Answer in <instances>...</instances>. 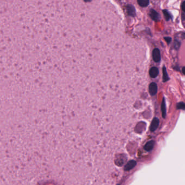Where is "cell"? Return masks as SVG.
Returning a JSON list of instances; mask_svg holds the SVG:
<instances>
[{
  "mask_svg": "<svg viewBox=\"0 0 185 185\" xmlns=\"http://www.w3.org/2000/svg\"><path fill=\"white\" fill-rule=\"evenodd\" d=\"M152 59L156 62H159L161 60V53L159 48H155L152 51Z\"/></svg>",
  "mask_w": 185,
  "mask_h": 185,
  "instance_id": "1",
  "label": "cell"
},
{
  "mask_svg": "<svg viewBox=\"0 0 185 185\" xmlns=\"http://www.w3.org/2000/svg\"><path fill=\"white\" fill-rule=\"evenodd\" d=\"M149 92L151 96H155L157 92V85L154 82H152L149 86Z\"/></svg>",
  "mask_w": 185,
  "mask_h": 185,
  "instance_id": "2",
  "label": "cell"
},
{
  "mask_svg": "<svg viewBox=\"0 0 185 185\" xmlns=\"http://www.w3.org/2000/svg\"><path fill=\"white\" fill-rule=\"evenodd\" d=\"M159 119L157 118V117H155L153 118L152 121L151 123L150 127V129L151 132H153L155 131L157 129V127H159Z\"/></svg>",
  "mask_w": 185,
  "mask_h": 185,
  "instance_id": "3",
  "label": "cell"
},
{
  "mask_svg": "<svg viewBox=\"0 0 185 185\" xmlns=\"http://www.w3.org/2000/svg\"><path fill=\"white\" fill-rule=\"evenodd\" d=\"M150 16L151 19L152 20H154L156 22L159 21L160 19V16L159 14L156 11H155L154 9H151L150 11L149 12Z\"/></svg>",
  "mask_w": 185,
  "mask_h": 185,
  "instance_id": "4",
  "label": "cell"
},
{
  "mask_svg": "<svg viewBox=\"0 0 185 185\" xmlns=\"http://www.w3.org/2000/svg\"><path fill=\"white\" fill-rule=\"evenodd\" d=\"M127 11L129 16L135 17L136 16V10L135 7L131 4H127Z\"/></svg>",
  "mask_w": 185,
  "mask_h": 185,
  "instance_id": "5",
  "label": "cell"
},
{
  "mask_svg": "<svg viewBox=\"0 0 185 185\" xmlns=\"http://www.w3.org/2000/svg\"><path fill=\"white\" fill-rule=\"evenodd\" d=\"M136 162L135 160H130L126 164V166L124 167V171H128L134 168L135 166L136 165Z\"/></svg>",
  "mask_w": 185,
  "mask_h": 185,
  "instance_id": "6",
  "label": "cell"
},
{
  "mask_svg": "<svg viewBox=\"0 0 185 185\" xmlns=\"http://www.w3.org/2000/svg\"><path fill=\"white\" fill-rule=\"evenodd\" d=\"M159 73V69L156 67H152L149 70V75L152 78H155L158 76Z\"/></svg>",
  "mask_w": 185,
  "mask_h": 185,
  "instance_id": "7",
  "label": "cell"
},
{
  "mask_svg": "<svg viewBox=\"0 0 185 185\" xmlns=\"http://www.w3.org/2000/svg\"><path fill=\"white\" fill-rule=\"evenodd\" d=\"M161 112H162V116L163 118H166V105L165 98H163L161 103Z\"/></svg>",
  "mask_w": 185,
  "mask_h": 185,
  "instance_id": "8",
  "label": "cell"
},
{
  "mask_svg": "<svg viewBox=\"0 0 185 185\" xmlns=\"http://www.w3.org/2000/svg\"><path fill=\"white\" fill-rule=\"evenodd\" d=\"M154 141H152V140H151V141H148L147 143L146 144V145H145L144 147V149L148 151H151V150L153 149L154 147Z\"/></svg>",
  "mask_w": 185,
  "mask_h": 185,
  "instance_id": "9",
  "label": "cell"
},
{
  "mask_svg": "<svg viewBox=\"0 0 185 185\" xmlns=\"http://www.w3.org/2000/svg\"><path fill=\"white\" fill-rule=\"evenodd\" d=\"M162 73H163V76H162V78H163V82H165L168 81L169 80V77L168 76V73H167L166 68L165 66H163L162 67Z\"/></svg>",
  "mask_w": 185,
  "mask_h": 185,
  "instance_id": "10",
  "label": "cell"
},
{
  "mask_svg": "<svg viewBox=\"0 0 185 185\" xmlns=\"http://www.w3.org/2000/svg\"><path fill=\"white\" fill-rule=\"evenodd\" d=\"M137 3L139 5V6L142 7H146L149 4V1L148 0H138Z\"/></svg>",
  "mask_w": 185,
  "mask_h": 185,
  "instance_id": "11",
  "label": "cell"
},
{
  "mask_svg": "<svg viewBox=\"0 0 185 185\" xmlns=\"http://www.w3.org/2000/svg\"><path fill=\"white\" fill-rule=\"evenodd\" d=\"M162 12H163V13L164 16L165 17V19H166V21H169V20L171 19V14H170L169 12L166 9L163 10V11Z\"/></svg>",
  "mask_w": 185,
  "mask_h": 185,
  "instance_id": "12",
  "label": "cell"
},
{
  "mask_svg": "<svg viewBox=\"0 0 185 185\" xmlns=\"http://www.w3.org/2000/svg\"><path fill=\"white\" fill-rule=\"evenodd\" d=\"M176 107L177 109H182L185 110V104L182 103V102H180V103H177Z\"/></svg>",
  "mask_w": 185,
  "mask_h": 185,
  "instance_id": "13",
  "label": "cell"
},
{
  "mask_svg": "<svg viewBox=\"0 0 185 185\" xmlns=\"http://www.w3.org/2000/svg\"><path fill=\"white\" fill-rule=\"evenodd\" d=\"M164 39L165 40V41H166L167 42V44H168L171 43V42L172 41V38L171 37H168V36L164 37Z\"/></svg>",
  "mask_w": 185,
  "mask_h": 185,
  "instance_id": "14",
  "label": "cell"
},
{
  "mask_svg": "<svg viewBox=\"0 0 185 185\" xmlns=\"http://www.w3.org/2000/svg\"><path fill=\"white\" fill-rule=\"evenodd\" d=\"M174 45H175V48H179V47H180V43L179 42H177L176 43L174 44Z\"/></svg>",
  "mask_w": 185,
  "mask_h": 185,
  "instance_id": "15",
  "label": "cell"
},
{
  "mask_svg": "<svg viewBox=\"0 0 185 185\" xmlns=\"http://www.w3.org/2000/svg\"><path fill=\"white\" fill-rule=\"evenodd\" d=\"M181 8H182V11H183V12H185V1L183 2V3H182Z\"/></svg>",
  "mask_w": 185,
  "mask_h": 185,
  "instance_id": "16",
  "label": "cell"
},
{
  "mask_svg": "<svg viewBox=\"0 0 185 185\" xmlns=\"http://www.w3.org/2000/svg\"><path fill=\"white\" fill-rule=\"evenodd\" d=\"M182 73H183V74L184 75H185V67H184L183 68H182Z\"/></svg>",
  "mask_w": 185,
  "mask_h": 185,
  "instance_id": "17",
  "label": "cell"
},
{
  "mask_svg": "<svg viewBox=\"0 0 185 185\" xmlns=\"http://www.w3.org/2000/svg\"><path fill=\"white\" fill-rule=\"evenodd\" d=\"M182 37H183L184 39V38L185 39V33H183V34H182Z\"/></svg>",
  "mask_w": 185,
  "mask_h": 185,
  "instance_id": "18",
  "label": "cell"
},
{
  "mask_svg": "<svg viewBox=\"0 0 185 185\" xmlns=\"http://www.w3.org/2000/svg\"></svg>",
  "mask_w": 185,
  "mask_h": 185,
  "instance_id": "19",
  "label": "cell"
}]
</instances>
